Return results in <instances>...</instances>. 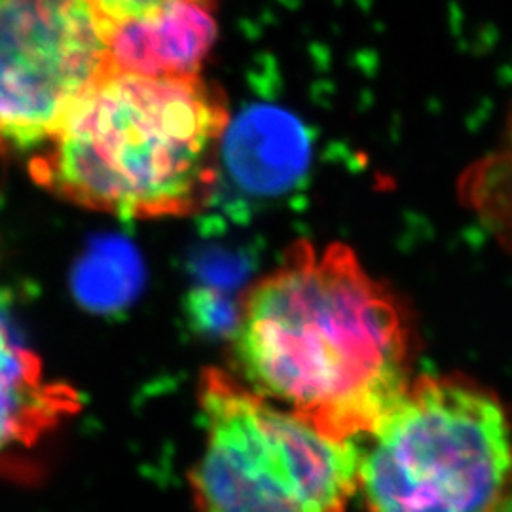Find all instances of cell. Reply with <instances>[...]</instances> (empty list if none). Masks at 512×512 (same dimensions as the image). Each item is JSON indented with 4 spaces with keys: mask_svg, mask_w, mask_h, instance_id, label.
I'll use <instances>...</instances> for the list:
<instances>
[{
    "mask_svg": "<svg viewBox=\"0 0 512 512\" xmlns=\"http://www.w3.org/2000/svg\"><path fill=\"white\" fill-rule=\"evenodd\" d=\"M171 2H179V0H93V6L109 21H122V19L145 16L148 12H154ZM194 2L211 4L213 0H194Z\"/></svg>",
    "mask_w": 512,
    "mask_h": 512,
    "instance_id": "11",
    "label": "cell"
},
{
    "mask_svg": "<svg viewBox=\"0 0 512 512\" xmlns=\"http://www.w3.org/2000/svg\"><path fill=\"white\" fill-rule=\"evenodd\" d=\"M226 167L249 194H277L300 177L308 141L300 124L274 109L249 110L226 137Z\"/></svg>",
    "mask_w": 512,
    "mask_h": 512,
    "instance_id": "8",
    "label": "cell"
},
{
    "mask_svg": "<svg viewBox=\"0 0 512 512\" xmlns=\"http://www.w3.org/2000/svg\"><path fill=\"white\" fill-rule=\"evenodd\" d=\"M357 442L368 512H494L509 497L507 418L480 385L408 384Z\"/></svg>",
    "mask_w": 512,
    "mask_h": 512,
    "instance_id": "3",
    "label": "cell"
},
{
    "mask_svg": "<svg viewBox=\"0 0 512 512\" xmlns=\"http://www.w3.org/2000/svg\"><path fill=\"white\" fill-rule=\"evenodd\" d=\"M135 279V262L128 245L101 243L78 266L74 291L86 306L110 310L128 300Z\"/></svg>",
    "mask_w": 512,
    "mask_h": 512,
    "instance_id": "9",
    "label": "cell"
},
{
    "mask_svg": "<svg viewBox=\"0 0 512 512\" xmlns=\"http://www.w3.org/2000/svg\"><path fill=\"white\" fill-rule=\"evenodd\" d=\"M494 512H511V499L507 497V499H505V501H503V503H501Z\"/></svg>",
    "mask_w": 512,
    "mask_h": 512,
    "instance_id": "12",
    "label": "cell"
},
{
    "mask_svg": "<svg viewBox=\"0 0 512 512\" xmlns=\"http://www.w3.org/2000/svg\"><path fill=\"white\" fill-rule=\"evenodd\" d=\"M0 287V475H14L27 456L80 408L71 385L50 382L25 346Z\"/></svg>",
    "mask_w": 512,
    "mask_h": 512,
    "instance_id": "6",
    "label": "cell"
},
{
    "mask_svg": "<svg viewBox=\"0 0 512 512\" xmlns=\"http://www.w3.org/2000/svg\"><path fill=\"white\" fill-rule=\"evenodd\" d=\"M217 37L209 4L179 0L145 16L109 21L107 71L143 76L200 74Z\"/></svg>",
    "mask_w": 512,
    "mask_h": 512,
    "instance_id": "7",
    "label": "cell"
},
{
    "mask_svg": "<svg viewBox=\"0 0 512 512\" xmlns=\"http://www.w3.org/2000/svg\"><path fill=\"white\" fill-rule=\"evenodd\" d=\"M236 357L251 391L332 439H361L408 387L399 308L344 245H300L256 285Z\"/></svg>",
    "mask_w": 512,
    "mask_h": 512,
    "instance_id": "1",
    "label": "cell"
},
{
    "mask_svg": "<svg viewBox=\"0 0 512 512\" xmlns=\"http://www.w3.org/2000/svg\"><path fill=\"white\" fill-rule=\"evenodd\" d=\"M92 0H0V152L44 145L107 71Z\"/></svg>",
    "mask_w": 512,
    "mask_h": 512,
    "instance_id": "5",
    "label": "cell"
},
{
    "mask_svg": "<svg viewBox=\"0 0 512 512\" xmlns=\"http://www.w3.org/2000/svg\"><path fill=\"white\" fill-rule=\"evenodd\" d=\"M92 4H93V0H92Z\"/></svg>",
    "mask_w": 512,
    "mask_h": 512,
    "instance_id": "13",
    "label": "cell"
},
{
    "mask_svg": "<svg viewBox=\"0 0 512 512\" xmlns=\"http://www.w3.org/2000/svg\"><path fill=\"white\" fill-rule=\"evenodd\" d=\"M200 404L198 512H346L359 482L357 440L332 439L219 370L205 372Z\"/></svg>",
    "mask_w": 512,
    "mask_h": 512,
    "instance_id": "4",
    "label": "cell"
},
{
    "mask_svg": "<svg viewBox=\"0 0 512 512\" xmlns=\"http://www.w3.org/2000/svg\"><path fill=\"white\" fill-rule=\"evenodd\" d=\"M192 311L194 321L200 323L207 330H222L234 325L236 310L230 300L217 293L200 291L192 298Z\"/></svg>",
    "mask_w": 512,
    "mask_h": 512,
    "instance_id": "10",
    "label": "cell"
},
{
    "mask_svg": "<svg viewBox=\"0 0 512 512\" xmlns=\"http://www.w3.org/2000/svg\"><path fill=\"white\" fill-rule=\"evenodd\" d=\"M228 110L192 76L105 74L31 160L40 186L122 219L181 217L205 200Z\"/></svg>",
    "mask_w": 512,
    "mask_h": 512,
    "instance_id": "2",
    "label": "cell"
}]
</instances>
